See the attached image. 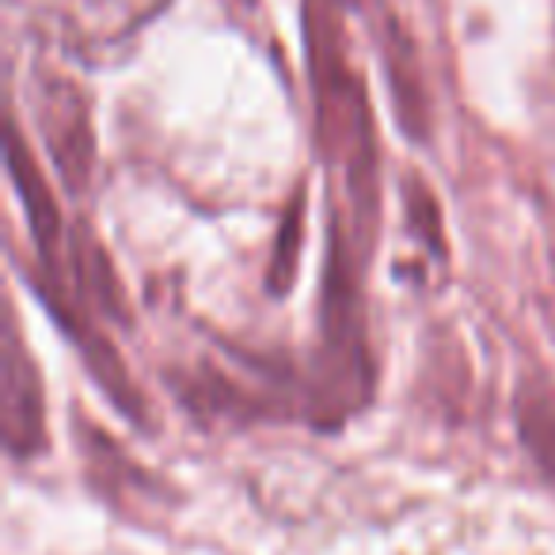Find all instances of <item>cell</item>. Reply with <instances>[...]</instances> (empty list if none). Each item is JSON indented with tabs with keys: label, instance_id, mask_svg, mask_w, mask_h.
I'll return each mask as SVG.
<instances>
[{
	"label": "cell",
	"instance_id": "obj_1",
	"mask_svg": "<svg viewBox=\"0 0 555 555\" xmlns=\"http://www.w3.org/2000/svg\"><path fill=\"white\" fill-rule=\"evenodd\" d=\"M39 130L62 171L65 186L80 194L92 179L95 168V130H92V107L85 92L73 80L50 77L39 88Z\"/></svg>",
	"mask_w": 555,
	"mask_h": 555
},
{
	"label": "cell",
	"instance_id": "obj_4",
	"mask_svg": "<svg viewBox=\"0 0 555 555\" xmlns=\"http://www.w3.org/2000/svg\"><path fill=\"white\" fill-rule=\"evenodd\" d=\"M517 418H521V441L540 468L555 479V385H537L521 396L517 403Z\"/></svg>",
	"mask_w": 555,
	"mask_h": 555
},
{
	"label": "cell",
	"instance_id": "obj_3",
	"mask_svg": "<svg viewBox=\"0 0 555 555\" xmlns=\"http://www.w3.org/2000/svg\"><path fill=\"white\" fill-rule=\"evenodd\" d=\"M42 441H47V403H42L39 373L20 335H12L4 350V446L12 456H31L42 449Z\"/></svg>",
	"mask_w": 555,
	"mask_h": 555
},
{
	"label": "cell",
	"instance_id": "obj_2",
	"mask_svg": "<svg viewBox=\"0 0 555 555\" xmlns=\"http://www.w3.org/2000/svg\"><path fill=\"white\" fill-rule=\"evenodd\" d=\"M160 9L164 0H50V20L69 47L103 50L138 35Z\"/></svg>",
	"mask_w": 555,
	"mask_h": 555
}]
</instances>
